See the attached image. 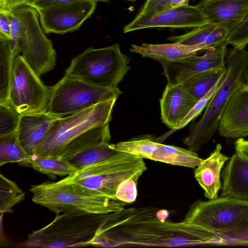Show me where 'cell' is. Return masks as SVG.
Segmentation results:
<instances>
[{
	"mask_svg": "<svg viewBox=\"0 0 248 248\" xmlns=\"http://www.w3.org/2000/svg\"><path fill=\"white\" fill-rule=\"evenodd\" d=\"M169 212L153 206L124 207L108 214L91 245L105 248L181 247L209 245L208 233L167 219Z\"/></svg>",
	"mask_w": 248,
	"mask_h": 248,
	"instance_id": "1",
	"label": "cell"
},
{
	"mask_svg": "<svg viewBox=\"0 0 248 248\" xmlns=\"http://www.w3.org/2000/svg\"><path fill=\"white\" fill-rule=\"evenodd\" d=\"M227 74L222 84L212 96L206 110L197 123L191 125L184 140L189 150L196 152L207 143L218 129L223 109L232 93L248 82V51L233 47L226 57Z\"/></svg>",
	"mask_w": 248,
	"mask_h": 248,
	"instance_id": "2",
	"label": "cell"
},
{
	"mask_svg": "<svg viewBox=\"0 0 248 248\" xmlns=\"http://www.w3.org/2000/svg\"><path fill=\"white\" fill-rule=\"evenodd\" d=\"M31 201L59 214L83 212L105 214L123 209L125 203L60 180L32 186Z\"/></svg>",
	"mask_w": 248,
	"mask_h": 248,
	"instance_id": "3",
	"label": "cell"
},
{
	"mask_svg": "<svg viewBox=\"0 0 248 248\" xmlns=\"http://www.w3.org/2000/svg\"><path fill=\"white\" fill-rule=\"evenodd\" d=\"M108 215L83 212L58 215L51 223L30 234L23 246L69 248L91 245Z\"/></svg>",
	"mask_w": 248,
	"mask_h": 248,
	"instance_id": "4",
	"label": "cell"
},
{
	"mask_svg": "<svg viewBox=\"0 0 248 248\" xmlns=\"http://www.w3.org/2000/svg\"><path fill=\"white\" fill-rule=\"evenodd\" d=\"M129 62L118 43L103 48L90 47L72 59L64 75L95 86L114 88L130 69Z\"/></svg>",
	"mask_w": 248,
	"mask_h": 248,
	"instance_id": "5",
	"label": "cell"
},
{
	"mask_svg": "<svg viewBox=\"0 0 248 248\" xmlns=\"http://www.w3.org/2000/svg\"><path fill=\"white\" fill-rule=\"evenodd\" d=\"M146 170L143 158L120 151L105 161L78 170L61 180L117 200L116 192L119 185Z\"/></svg>",
	"mask_w": 248,
	"mask_h": 248,
	"instance_id": "6",
	"label": "cell"
},
{
	"mask_svg": "<svg viewBox=\"0 0 248 248\" xmlns=\"http://www.w3.org/2000/svg\"><path fill=\"white\" fill-rule=\"evenodd\" d=\"M116 99L112 98L57 119L34 155L59 157L73 140L93 128L109 124Z\"/></svg>",
	"mask_w": 248,
	"mask_h": 248,
	"instance_id": "7",
	"label": "cell"
},
{
	"mask_svg": "<svg viewBox=\"0 0 248 248\" xmlns=\"http://www.w3.org/2000/svg\"><path fill=\"white\" fill-rule=\"evenodd\" d=\"M248 221V202L225 197L195 201L183 220L214 237L233 232Z\"/></svg>",
	"mask_w": 248,
	"mask_h": 248,
	"instance_id": "8",
	"label": "cell"
},
{
	"mask_svg": "<svg viewBox=\"0 0 248 248\" xmlns=\"http://www.w3.org/2000/svg\"><path fill=\"white\" fill-rule=\"evenodd\" d=\"M122 93L118 88L95 86L82 80L64 75L51 87V94L46 110L48 114L63 117L105 101L117 98Z\"/></svg>",
	"mask_w": 248,
	"mask_h": 248,
	"instance_id": "9",
	"label": "cell"
},
{
	"mask_svg": "<svg viewBox=\"0 0 248 248\" xmlns=\"http://www.w3.org/2000/svg\"><path fill=\"white\" fill-rule=\"evenodd\" d=\"M11 11L20 21L18 46L25 62L39 77L52 70L56 52L40 27L37 11L25 5Z\"/></svg>",
	"mask_w": 248,
	"mask_h": 248,
	"instance_id": "10",
	"label": "cell"
},
{
	"mask_svg": "<svg viewBox=\"0 0 248 248\" xmlns=\"http://www.w3.org/2000/svg\"><path fill=\"white\" fill-rule=\"evenodd\" d=\"M51 94V87L45 85L25 62L16 55L11 74L9 102L20 114L46 112Z\"/></svg>",
	"mask_w": 248,
	"mask_h": 248,
	"instance_id": "11",
	"label": "cell"
},
{
	"mask_svg": "<svg viewBox=\"0 0 248 248\" xmlns=\"http://www.w3.org/2000/svg\"><path fill=\"white\" fill-rule=\"evenodd\" d=\"M121 152L173 165L196 168L202 160L198 154L188 149L157 142L153 138H134L115 144Z\"/></svg>",
	"mask_w": 248,
	"mask_h": 248,
	"instance_id": "12",
	"label": "cell"
},
{
	"mask_svg": "<svg viewBox=\"0 0 248 248\" xmlns=\"http://www.w3.org/2000/svg\"><path fill=\"white\" fill-rule=\"evenodd\" d=\"M227 41L215 45L201 56L193 55L172 62L161 61L167 85L182 84L201 72L212 69L226 68Z\"/></svg>",
	"mask_w": 248,
	"mask_h": 248,
	"instance_id": "13",
	"label": "cell"
},
{
	"mask_svg": "<svg viewBox=\"0 0 248 248\" xmlns=\"http://www.w3.org/2000/svg\"><path fill=\"white\" fill-rule=\"evenodd\" d=\"M96 0H77L37 10L45 33L63 34L77 30L94 12Z\"/></svg>",
	"mask_w": 248,
	"mask_h": 248,
	"instance_id": "14",
	"label": "cell"
},
{
	"mask_svg": "<svg viewBox=\"0 0 248 248\" xmlns=\"http://www.w3.org/2000/svg\"><path fill=\"white\" fill-rule=\"evenodd\" d=\"M209 23L197 5L187 4L160 11L148 16L135 17L124 28L123 32L153 28L195 29Z\"/></svg>",
	"mask_w": 248,
	"mask_h": 248,
	"instance_id": "15",
	"label": "cell"
},
{
	"mask_svg": "<svg viewBox=\"0 0 248 248\" xmlns=\"http://www.w3.org/2000/svg\"><path fill=\"white\" fill-rule=\"evenodd\" d=\"M217 130L219 134L226 139L248 136V82L236 89L230 96Z\"/></svg>",
	"mask_w": 248,
	"mask_h": 248,
	"instance_id": "16",
	"label": "cell"
},
{
	"mask_svg": "<svg viewBox=\"0 0 248 248\" xmlns=\"http://www.w3.org/2000/svg\"><path fill=\"white\" fill-rule=\"evenodd\" d=\"M197 5L210 23L231 33L248 19V0H202Z\"/></svg>",
	"mask_w": 248,
	"mask_h": 248,
	"instance_id": "17",
	"label": "cell"
},
{
	"mask_svg": "<svg viewBox=\"0 0 248 248\" xmlns=\"http://www.w3.org/2000/svg\"><path fill=\"white\" fill-rule=\"evenodd\" d=\"M197 101L182 84L167 85L160 99L163 123L170 129H175Z\"/></svg>",
	"mask_w": 248,
	"mask_h": 248,
	"instance_id": "18",
	"label": "cell"
},
{
	"mask_svg": "<svg viewBox=\"0 0 248 248\" xmlns=\"http://www.w3.org/2000/svg\"><path fill=\"white\" fill-rule=\"evenodd\" d=\"M60 117L46 112L21 115L16 130L17 137L29 155L34 154L51 125Z\"/></svg>",
	"mask_w": 248,
	"mask_h": 248,
	"instance_id": "19",
	"label": "cell"
},
{
	"mask_svg": "<svg viewBox=\"0 0 248 248\" xmlns=\"http://www.w3.org/2000/svg\"><path fill=\"white\" fill-rule=\"evenodd\" d=\"M221 150V145L217 144L209 156L202 159L194 171L195 178L208 199L218 198L221 188L222 170L230 158Z\"/></svg>",
	"mask_w": 248,
	"mask_h": 248,
	"instance_id": "20",
	"label": "cell"
},
{
	"mask_svg": "<svg viewBox=\"0 0 248 248\" xmlns=\"http://www.w3.org/2000/svg\"><path fill=\"white\" fill-rule=\"evenodd\" d=\"M221 178L220 197L248 202V162L234 154L222 169Z\"/></svg>",
	"mask_w": 248,
	"mask_h": 248,
	"instance_id": "21",
	"label": "cell"
},
{
	"mask_svg": "<svg viewBox=\"0 0 248 248\" xmlns=\"http://www.w3.org/2000/svg\"><path fill=\"white\" fill-rule=\"evenodd\" d=\"M212 46L203 45H186L173 42L162 44L143 43L139 46L132 45L129 50L142 57L151 58L159 62H172L204 53Z\"/></svg>",
	"mask_w": 248,
	"mask_h": 248,
	"instance_id": "22",
	"label": "cell"
},
{
	"mask_svg": "<svg viewBox=\"0 0 248 248\" xmlns=\"http://www.w3.org/2000/svg\"><path fill=\"white\" fill-rule=\"evenodd\" d=\"M230 32L219 25L209 23L193 29L185 34L170 36L168 40L186 45H203L212 46L227 41Z\"/></svg>",
	"mask_w": 248,
	"mask_h": 248,
	"instance_id": "23",
	"label": "cell"
},
{
	"mask_svg": "<svg viewBox=\"0 0 248 248\" xmlns=\"http://www.w3.org/2000/svg\"><path fill=\"white\" fill-rule=\"evenodd\" d=\"M110 139L108 124L93 128L70 142L59 157L67 159L90 146L109 142Z\"/></svg>",
	"mask_w": 248,
	"mask_h": 248,
	"instance_id": "24",
	"label": "cell"
},
{
	"mask_svg": "<svg viewBox=\"0 0 248 248\" xmlns=\"http://www.w3.org/2000/svg\"><path fill=\"white\" fill-rule=\"evenodd\" d=\"M115 144L109 142L90 146L66 159L77 170L105 161L118 154Z\"/></svg>",
	"mask_w": 248,
	"mask_h": 248,
	"instance_id": "25",
	"label": "cell"
},
{
	"mask_svg": "<svg viewBox=\"0 0 248 248\" xmlns=\"http://www.w3.org/2000/svg\"><path fill=\"white\" fill-rule=\"evenodd\" d=\"M29 166H31L36 171L53 178L56 175H70L78 170L76 168L65 159L34 155H31Z\"/></svg>",
	"mask_w": 248,
	"mask_h": 248,
	"instance_id": "26",
	"label": "cell"
},
{
	"mask_svg": "<svg viewBox=\"0 0 248 248\" xmlns=\"http://www.w3.org/2000/svg\"><path fill=\"white\" fill-rule=\"evenodd\" d=\"M16 55L10 48L8 39L0 36V104L10 102L12 70Z\"/></svg>",
	"mask_w": 248,
	"mask_h": 248,
	"instance_id": "27",
	"label": "cell"
},
{
	"mask_svg": "<svg viewBox=\"0 0 248 248\" xmlns=\"http://www.w3.org/2000/svg\"><path fill=\"white\" fill-rule=\"evenodd\" d=\"M30 157L20 143L16 131L0 136V166L14 162L29 166Z\"/></svg>",
	"mask_w": 248,
	"mask_h": 248,
	"instance_id": "28",
	"label": "cell"
},
{
	"mask_svg": "<svg viewBox=\"0 0 248 248\" xmlns=\"http://www.w3.org/2000/svg\"><path fill=\"white\" fill-rule=\"evenodd\" d=\"M226 70V68L208 70L192 77L182 84L198 100L215 85Z\"/></svg>",
	"mask_w": 248,
	"mask_h": 248,
	"instance_id": "29",
	"label": "cell"
},
{
	"mask_svg": "<svg viewBox=\"0 0 248 248\" xmlns=\"http://www.w3.org/2000/svg\"><path fill=\"white\" fill-rule=\"evenodd\" d=\"M24 192L14 182L0 174V213L13 212V207L24 199Z\"/></svg>",
	"mask_w": 248,
	"mask_h": 248,
	"instance_id": "30",
	"label": "cell"
},
{
	"mask_svg": "<svg viewBox=\"0 0 248 248\" xmlns=\"http://www.w3.org/2000/svg\"><path fill=\"white\" fill-rule=\"evenodd\" d=\"M227 74V69L226 68L225 72L215 85L203 96L198 100L181 123L175 129L171 130L169 132V134L168 136L175 131L185 127L191 121L197 117L201 113L203 109L207 107L212 96L222 84L226 77Z\"/></svg>",
	"mask_w": 248,
	"mask_h": 248,
	"instance_id": "31",
	"label": "cell"
},
{
	"mask_svg": "<svg viewBox=\"0 0 248 248\" xmlns=\"http://www.w3.org/2000/svg\"><path fill=\"white\" fill-rule=\"evenodd\" d=\"M21 114L10 103L0 104V136L16 131Z\"/></svg>",
	"mask_w": 248,
	"mask_h": 248,
	"instance_id": "32",
	"label": "cell"
},
{
	"mask_svg": "<svg viewBox=\"0 0 248 248\" xmlns=\"http://www.w3.org/2000/svg\"><path fill=\"white\" fill-rule=\"evenodd\" d=\"M143 173L138 172L119 185L116 192L118 200L126 204L132 203L136 201L138 195V182Z\"/></svg>",
	"mask_w": 248,
	"mask_h": 248,
	"instance_id": "33",
	"label": "cell"
},
{
	"mask_svg": "<svg viewBox=\"0 0 248 248\" xmlns=\"http://www.w3.org/2000/svg\"><path fill=\"white\" fill-rule=\"evenodd\" d=\"M227 42L234 48L245 49L248 44V19L230 34Z\"/></svg>",
	"mask_w": 248,
	"mask_h": 248,
	"instance_id": "34",
	"label": "cell"
},
{
	"mask_svg": "<svg viewBox=\"0 0 248 248\" xmlns=\"http://www.w3.org/2000/svg\"><path fill=\"white\" fill-rule=\"evenodd\" d=\"M77 0H28L23 5L31 7L36 10L63 4Z\"/></svg>",
	"mask_w": 248,
	"mask_h": 248,
	"instance_id": "35",
	"label": "cell"
},
{
	"mask_svg": "<svg viewBox=\"0 0 248 248\" xmlns=\"http://www.w3.org/2000/svg\"><path fill=\"white\" fill-rule=\"evenodd\" d=\"M0 36L11 38L10 22L8 11L0 9Z\"/></svg>",
	"mask_w": 248,
	"mask_h": 248,
	"instance_id": "36",
	"label": "cell"
},
{
	"mask_svg": "<svg viewBox=\"0 0 248 248\" xmlns=\"http://www.w3.org/2000/svg\"><path fill=\"white\" fill-rule=\"evenodd\" d=\"M164 0H147L143 5L137 18L148 16L154 14L157 7Z\"/></svg>",
	"mask_w": 248,
	"mask_h": 248,
	"instance_id": "37",
	"label": "cell"
},
{
	"mask_svg": "<svg viewBox=\"0 0 248 248\" xmlns=\"http://www.w3.org/2000/svg\"><path fill=\"white\" fill-rule=\"evenodd\" d=\"M235 153L248 162V140L236 139L234 142Z\"/></svg>",
	"mask_w": 248,
	"mask_h": 248,
	"instance_id": "38",
	"label": "cell"
},
{
	"mask_svg": "<svg viewBox=\"0 0 248 248\" xmlns=\"http://www.w3.org/2000/svg\"><path fill=\"white\" fill-rule=\"evenodd\" d=\"M189 1V0H164L157 7L154 14L175 7L188 4Z\"/></svg>",
	"mask_w": 248,
	"mask_h": 248,
	"instance_id": "39",
	"label": "cell"
},
{
	"mask_svg": "<svg viewBox=\"0 0 248 248\" xmlns=\"http://www.w3.org/2000/svg\"><path fill=\"white\" fill-rule=\"evenodd\" d=\"M28 0H0V9L11 10L23 5Z\"/></svg>",
	"mask_w": 248,
	"mask_h": 248,
	"instance_id": "40",
	"label": "cell"
},
{
	"mask_svg": "<svg viewBox=\"0 0 248 248\" xmlns=\"http://www.w3.org/2000/svg\"><path fill=\"white\" fill-rule=\"evenodd\" d=\"M97 1H104V0H96ZM129 0V1H136L137 0Z\"/></svg>",
	"mask_w": 248,
	"mask_h": 248,
	"instance_id": "41",
	"label": "cell"
}]
</instances>
